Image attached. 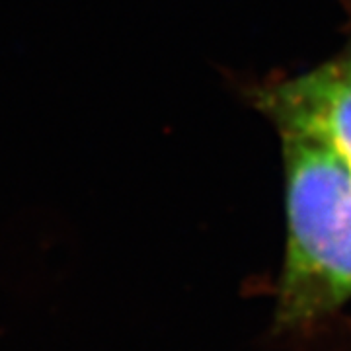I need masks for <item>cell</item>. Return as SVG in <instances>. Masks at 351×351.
<instances>
[{"mask_svg":"<svg viewBox=\"0 0 351 351\" xmlns=\"http://www.w3.org/2000/svg\"><path fill=\"white\" fill-rule=\"evenodd\" d=\"M250 100L277 129L320 133L351 162V38L324 63L254 86Z\"/></svg>","mask_w":351,"mask_h":351,"instance_id":"7a4b0ae2","label":"cell"},{"mask_svg":"<svg viewBox=\"0 0 351 351\" xmlns=\"http://www.w3.org/2000/svg\"><path fill=\"white\" fill-rule=\"evenodd\" d=\"M281 137L287 240L277 287V328H302L351 299V162L320 133Z\"/></svg>","mask_w":351,"mask_h":351,"instance_id":"6da1fadb","label":"cell"}]
</instances>
